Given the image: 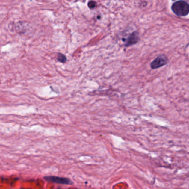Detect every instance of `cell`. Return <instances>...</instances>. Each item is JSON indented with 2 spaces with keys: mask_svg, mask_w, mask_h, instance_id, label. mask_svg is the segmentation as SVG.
Here are the masks:
<instances>
[{
  "mask_svg": "<svg viewBox=\"0 0 189 189\" xmlns=\"http://www.w3.org/2000/svg\"><path fill=\"white\" fill-rule=\"evenodd\" d=\"M171 9L179 16H185L189 13V4L185 1H179L173 4Z\"/></svg>",
  "mask_w": 189,
  "mask_h": 189,
  "instance_id": "cell-1",
  "label": "cell"
},
{
  "mask_svg": "<svg viewBox=\"0 0 189 189\" xmlns=\"http://www.w3.org/2000/svg\"><path fill=\"white\" fill-rule=\"evenodd\" d=\"M45 179L46 181H48V182L61 184L71 185L72 184V182L68 178L58 177V176H49L45 177Z\"/></svg>",
  "mask_w": 189,
  "mask_h": 189,
  "instance_id": "cell-2",
  "label": "cell"
},
{
  "mask_svg": "<svg viewBox=\"0 0 189 189\" xmlns=\"http://www.w3.org/2000/svg\"><path fill=\"white\" fill-rule=\"evenodd\" d=\"M167 62V59L165 56L161 55L159 56L156 58L152 64L151 67L152 69H156L165 65Z\"/></svg>",
  "mask_w": 189,
  "mask_h": 189,
  "instance_id": "cell-3",
  "label": "cell"
},
{
  "mask_svg": "<svg viewBox=\"0 0 189 189\" xmlns=\"http://www.w3.org/2000/svg\"><path fill=\"white\" fill-rule=\"evenodd\" d=\"M139 41V36L137 32H134L131 34L130 36L128 37L125 44L126 46H129L130 45H134L137 43Z\"/></svg>",
  "mask_w": 189,
  "mask_h": 189,
  "instance_id": "cell-4",
  "label": "cell"
},
{
  "mask_svg": "<svg viewBox=\"0 0 189 189\" xmlns=\"http://www.w3.org/2000/svg\"><path fill=\"white\" fill-rule=\"evenodd\" d=\"M57 59L60 62L65 63L67 61V57L63 54L59 53L57 55Z\"/></svg>",
  "mask_w": 189,
  "mask_h": 189,
  "instance_id": "cell-5",
  "label": "cell"
},
{
  "mask_svg": "<svg viewBox=\"0 0 189 189\" xmlns=\"http://www.w3.org/2000/svg\"><path fill=\"white\" fill-rule=\"evenodd\" d=\"M88 6L90 9H94V8L96 7V3L95 1H90L88 3Z\"/></svg>",
  "mask_w": 189,
  "mask_h": 189,
  "instance_id": "cell-6",
  "label": "cell"
}]
</instances>
